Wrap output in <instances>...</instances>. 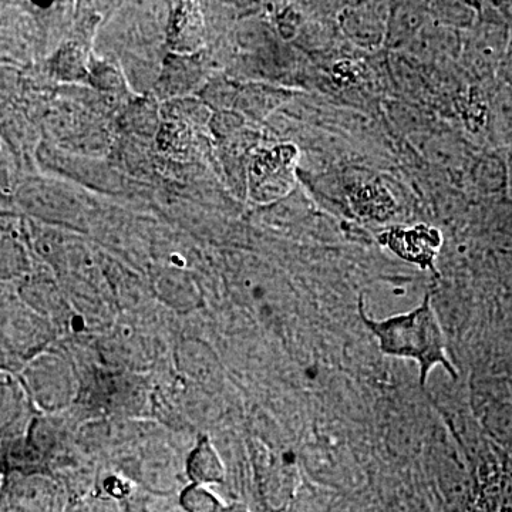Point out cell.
<instances>
[{
	"label": "cell",
	"instance_id": "1",
	"mask_svg": "<svg viewBox=\"0 0 512 512\" xmlns=\"http://www.w3.org/2000/svg\"><path fill=\"white\" fill-rule=\"evenodd\" d=\"M360 318L376 336L384 355L414 360L419 365L420 387L426 386L427 377L436 366L444 367L448 375L457 379V372L447 355L446 339L439 320L430 306V296L419 308L404 315L384 320L367 318L363 299L359 301Z\"/></svg>",
	"mask_w": 512,
	"mask_h": 512
},
{
	"label": "cell",
	"instance_id": "2",
	"mask_svg": "<svg viewBox=\"0 0 512 512\" xmlns=\"http://www.w3.org/2000/svg\"><path fill=\"white\" fill-rule=\"evenodd\" d=\"M295 156L289 146L255 154L249 165V187L256 201H274L289 190Z\"/></svg>",
	"mask_w": 512,
	"mask_h": 512
},
{
	"label": "cell",
	"instance_id": "3",
	"mask_svg": "<svg viewBox=\"0 0 512 512\" xmlns=\"http://www.w3.org/2000/svg\"><path fill=\"white\" fill-rule=\"evenodd\" d=\"M204 79V64L200 55L191 53H168L163 60L160 76H158L154 92L158 99L165 101L184 99L197 89Z\"/></svg>",
	"mask_w": 512,
	"mask_h": 512
},
{
	"label": "cell",
	"instance_id": "4",
	"mask_svg": "<svg viewBox=\"0 0 512 512\" xmlns=\"http://www.w3.org/2000/svg\"><path fill=\"white\" fill-rule=\"evenodd\" d=\"M343 33L365 49H376L386 40L387 18L373 6H349L339 16Z\"/></svg>",
	"mask_w": 512,
	"mask_h": 512
},
{
	"label": "cell",
	"instance_id": "5",
	"mask_svg": "<svg viewBox=\"0 0 512 512\" xmlns=\"http://www.w3.org/2000/svg\"><path fill=\"white\" fill-rule=\"evenodd\" d=\"M387 245L403 259L419 264L423 268H431L437 248L440 247V237L439 232L426 227L406 231L396 229L387 237Z\"/></svg>",
	"mask_w": 512,
	"mask_h": 512
},
{
	"label": "cell",
	"instance_id": "6",
	"mask_svg": "<svg viewBox=\"0 0 512 512\" xmlns=\"http://www.w3.org/2000/svg\"><path fill=\"white\" fill-rule=\"evenodd\" d=\"M429 10L417 3H400L393 6L387 18V32L384 45L393 47L409 46L414 37L426 28Z\"/></svg>",
	"mask_w": 512,
	"mask_h": 512
},
{
	"label": "cell",
	"instance_id": "7",
	"mask_svg": "<svg viewBox=\"0 0 512 512\" xmlns=\"http://www.w3.org/2000/svg\"><path fill=\"white\" fill-rule=\"evenodd\" d=\"M202 20L198 10L183 3L174 10L168 25V43L173 53L191 55L201 43Z\"/></svg>",
	"mask_w": 512,
	"mask_h": 512
},
{
	"label": "cell",
	"instance_id": "8",
	"mask_svg": "<svg viewBox=\"0 0 512 512\" xmlns=\"http://www.w3.org/2000/svg\"><path fill=\"white\" fill-rule=\"evenodd\" d=\"M284 101V90L272 89V87L261 86V84H248V86L239 87L234 107L247 116L262 119Z\"/></svg>",
	"mask_w": 512,
	"mask_h": 512
},
{
	"label": "cell",
	"instance_id": "9",
	"mask_svg": "<svg viewBox=\"0 0 512 512\" xmlns=\"http://www.w3.org/2000/svg\"><path fill=\"white\" fill-rule=\"evenodd\" d=\"M90 63L80 47L67 43L57 50L52 60V70L63 82H89Z\"/></svg>",
	"mask_w": 512,
	"mask_h": 512
},
{
	"label": "cell",
	"instance_id": "10",
	"mask_svg": "<svg viewBox=\"0 0 512 512\" xmlns=\"http://www.w3.org/2000/svg\"><path fill=\"white\" fill-rule=\"evenodd\" d=\"M188 471L197 483H214V481H221L224 477V467L220 457L207 439L201 440L198 447L192 451L188 461Z\"/></svg>",
	"mask_w": 512,
	"mask_h": 512
},
{
	"label": "cell",
	"instance_id": "11",
	"mask_svg": "<svg viewBox=\"0 0 512 512\" xmlns=\"http://www.w3.org/2000/svg\"><path fill=\"white\" fill-rule=\"evenodd\" d=\"M474 57L480 64L491 66L498 62L504 47V35L500 26L487 25L474 37Z\"/></svg>",
	"mask_w": 512,
	"mask_h": 512
},
{
	"label": "cell",
	"instance_id": "12",
	"mask_svg": "<svg viewBox=\"0 0 512 512\" xmlns=\"http://www.w3.org/2000/svg\"><path fill=\"white\" fill-rule=\"evenodd\" d=\"M89 83L103 93L116 94L124 90L120 73L106 62L90 63Z\"/></svg>",
	"mask_w": 512,
	"mask_h": 512
},
{
	"label": "cell",
	"instance_id": "13",
	"mask_svg": "<svg viewBox=\"0 0 512 512\" xmlns=\"http://www.w3.org/2000/svg\"><path fill=\"white\" fill-rule=\"evenodd\" d=\"M244 116L234 110L215 111L208 121L212 134L217 138H229L244 126Z\"/></svg>",
	"mask_w": 512,
	"mask_h": 512
},
{
	"label": "cell",
	"instance_id": "14",
	"mask_svg": "<svg viewBox=\"0 0 512 512\" xmlns=\"http://www.w3.org/2000/svg\"><path fill=\"white\" fill-rule=\"evenodd\" d=\"M156 111L151 110L150 103H134L126 114L127 126L137 133L151 134L156 128Z\"/></svg>",
	"mask_w": 512,
	"mask_h": 512
},
{
	"label": "cell",
	"instance_id": "15",
	"mask_svg": "<svg viewBox=\"0 0 512 512\" xmlns=\"http://www.w3.org/2000/svg\"><path fill=\"white\" fill-rule=\"evenodd\" d=\"M181 503L190 512H217L218 503L211 494L207 491L201 490L197 485L185 490Z\"/></svg>",
	"mask_w": 512,
	"mask_h": 512
}]
</instances>
